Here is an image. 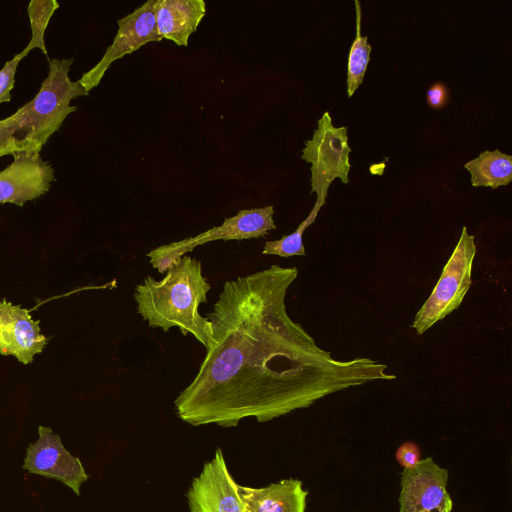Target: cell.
<instances>
[{"label":"cell","mask_w":512,"mask_h":512,"mask_svg":"<svg viewBox=\"0 0 512 512\" xmlns=\"http://www.w3.org/2000/svg\"><path fill=\"white\" fill-rule=\"evenodd\" d=\"M297 275L296 267L273 264L223 284L206 315L213 344L174 400L182 421L226 428L250 417L267 422L332 393L396 378L367 357L334 359L290 318L285 300Z\"/></svg>","instance_id":"obj_1"},{"label":"cell","mask_w":512,"mask_h":512,"mask_svg":"<svg viewBox=\"0 0 512 512\" xmlns=\"http://www.w3.org/2000/svg\"><path fill=\"white\" fill-rule=\"evenodd\" d=\"M210 288L201 261L184 255L160 281L145 277L135 286L133 296L138 314L150 327L164 332L178 327L184 336L192 334L207 349L213 344L212 325L199 313V305L207 302Z\"/></svg>","instance_id":"obj_2"},{"label":"cell","mask_w":512,"mask_h":512,"mask_svg":"<svg viewBox=\"0 0 512 512\" xmlns=\"http://www.w3.org/2000/svg\"><path fill=\"white\" fill-rule=\"evenodd\" d=\"M48 75L32 100L0 120V158L18 152H40L52 134L77 107L70 102L88 96L69 70L73 58L49 59Z\"/></svg>","instance_id":"obj_3"},{"label":"cell","mask_w":512,"mask_h":512,"mask_svg":"<svg viewBox=\"0 0 512 512\" xmlns=\"http://www.w3.org/2000/svg\"><path fill=\"white\" fill-rule=\"evenodd\" d=\"M475 237L463 226L454 251L428 299L416 313L412 327L418 335L457 310L472 284Z\"/></svg>","instance_id":"obj_4"},{"label":"cell","mask_w":512,"mask_h":512,"mask_svg":"<svg viewBox=\"0 0 512 512\" xmlns=\"http://www.w3.org/2000/svg\"><path fill=\"white\" fill-rule=\"evenodd\" d=\"M350 152L347 127H335L330 113L325 112L312 138L305 142L301 156L311 164V192L317 196L316 204H325L328 189L336 178L348 184Z\"/></svg>","instance_id":"obj_5"},{"label":"cell","mask_w":512,"mask_h":512,"mask_svg":"<svg viewBox=\"0 0 512 512\" xmlns=\"http://www.w3.org/2000/svg\"><path fill=\"white\" fill-rule=\"evenodd\" d=\"M273 206L240 210L226 218L220 226L169 244L160 245L147 253L153 268L161 274L195 247L215 240H244L265 237L276 229Z\"/></svg>","instance_id":"obj_6"},{"label":"cell","mask_w":512,"mask_h":512,"mask_svg":"<svg viewBox=\"0 0 512 512\" xmlns=\"http://www.w3.org/2000/svg\"><path fill=\"white\" fill-rule=\"evenodd\" d=\"M157 5L158 0H149L132 13L118 19L119 28L112 44L100 61L77 80L86 91L90 92L100 83L114 61L131 54L149 42L162 40L156 27Z\"/></svg>","instance_id":"obj_7"},{"label":"cell","mask_w":512,"mask_h":512,"mask_svg":"<svg viewBox=\"0 0 512 512\" xmlns=\"http://www.w3.org/2000/svg\"><path fill=\"white\" fill-rule=\"evenodd\" d=\"M449 472L431 457L404 468L400 479L399 512H452L447 490Z\"/></svg>","instance_id":"obj_8"},{"label":"cell","mask_w":512,"mask_h":512,"mask_svg":"<svg viewBox=\"0 0 512 512\" xmlns=\"http://www.w3.org/2000/svg\"><path fill=\"white\" fill-rule=\"evenodd\" d=\"M186 497L190 512H245L238 483L231 476L220 448L192 480Z\"/></svg>","instance_id":"obj_9"},{"label":"cell","mask_w":512,"mask_h":512,"mask_svg":"<svg viewBox=\"0 0 512 512\" xmlns=\"http://www.w3.org/2000/svg\"><path fill=\"white\" fill-rule=\"evenodd\" d=\"M38 433V440L26 450L23 468L29 473L58 480L80 495V487L89 477L80 459L64 447L59 435L49 427L39 426Z\"/></svg>","instance_id":"obj_10"},{"label":"cell","mask_w":512,"mask_h":512,"mask_svg":"<svg viewBox=\"0 0 512 512\" xmlns=\"http://www.w3.org/2000/svg\"><path fill=\"white\" fill-rule=\"evenodd\" d=\"M13 162L0 171V204L23 206L47 193L54 181L53 167L40 152H18Z\"/></svg>","instance_id":"obj_11"},{"label":"cell","mask_w":512,"mask_h":512,"mask_svg":"<svg viewBox=\"0 0 512 512\" xmlns=\"http://www.w3.org/2000/svg\"><path fill=\"white\" fill-rule=\"evenodd\" d=\"M39 324L27 309L0 299V354L14 356L25 365L33 362L47 344Z\"/></svg>","instance_id":"obj_12"},{"label":"cell","mask_w":512,"mask_h":512,"mask_svg":"<svg viewBox=\"0 0 512 512\" xmlns=\"http://www.w3.org/2000/svg\"><path fill=\"white\" fill-rule=\"evenodd\" d=\"M245 512H306L308 491L299 479H283L254 488L238 484Z\"/></svg>","instance_id":"obj_13"},{"label":"cell","mask_w":512,"mask_h":512,"mask_svg":"<svg viewBox=\"0 0 512 512\" xmlns=\"http://www.w3.org/2000/svg\"><path fill=\"white\" fill-rule=\"evenodd\" d=\"M206 13L203 0H158L156 27L159 37L187 46L190 35Z\"/></svg>","instance_id":"obj_14"},{"label":"cell","mask_w":512,"mask_h":512,"mask_svg":"<svg viewBox=\"0 0 512 512\" xmlns=\"http://www.w3.org/2000/svg\"><path fill=\"white\" fill-rule=\"evenodd\" d=\"M473 187L506 186L512 181V156L496 149L484 151L465 163Z\"/></svg>","instance_id":"obj_15"},{"label":"cell","mask_w":512,"mask_h":512,"mask_svg":"<svg viewBox=\"0 0 512 512\" xmlns=\"http://www.w3.org/2000/svg\"><path fill=\"white\" fill-rule=\"evenodd\" d=\"M356 36L352 42L347 65V93L351 97L363 82L370 61L371 45L367 36L361 35V5L355 0Z\"/></svg>","instance_id":"obj_16"},{"label":"cell","mask_w":512,"mask_h":512,"mask_svg":"<svg viewBox=\"0 0 512 512\" xmlns=\"http://www.w3.org/2000/svg\"><path fill=\"white\" fill-rule=\"evenodd\" d=\"M59 8L56 0H31L27 7L32 37L26 48L18 53L23 59L34 48H39L48 58L44 34L54 12Z\"/></svg>","instance_id":"obj_17"},{"label":"cell","mask_w":512,"mask_h":512,"mask_svg":"<svg viewBox=\"0 0 512 512\" xmlns=\"http://www.w3.org/2000/svg\"><path fill=\"white\" fill-rule=\"evenodd\" d=\"M322 206L314 205L307 218L291 234L283 236L276 241H267L263 247L262 253L268 255H278L280 257H290L294 255L304 256L306 254L303 245V234L316 219Z\"/></svg>","instance_id":"obj_18"},{"label":"cell","mask_w":512,"mask_h":512,"mask_svg":"<svg viewBox=\"0 0 512 512\" xmlns=\"http://www.w3.org/2000/svg\"><path fill=\"white\" fill-rule=\"evenodd\" d=\"M22 59L15 55L11 60L7 61L0 70V104L11 100V90L15 83V74L19 62Z\"/></svg>","instance_id":"obj_19"},{"label":"cell","mask_w":512,"mask_h":512,"mask_svg":"<svg viewBox=\"0 0 512 512\" xmlns=\"http://www.w3.org/2000/svg\"><path fill=\"white\" fill-rule=\"evenodd\" d=\"M395 457L403 469L416 466L422 459L418 445L411 441L401 444L396 451Z\"/></svg>","instance_id":"obj_20"},{"label":"cell","mask_w":512,"mask_h":512,"mask_svg":"<svg viewBox=\"0 0 512 512\" xmlns=\"http://www.w3.org/2000/svg\"><path fill=\"white\" fill-rule=\"evenodd\" d=\"M448 98L449 91L441 82H436L431 85L426 94L429 107L434 109L443 108L446 105Z\"/></svg>","instance_id":"obj_21"}]
</instances>
